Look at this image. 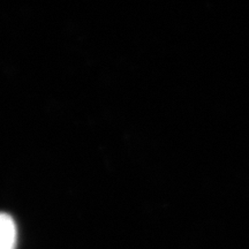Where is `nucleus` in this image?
Segmentation results:
<instances>
[{"label": "nucleus", "instance_id": "f257e3e1", "mask_svg": "<svg viewBox=\"0 0 249 249\" xmlns=\"http://www.w3.org/2000/svg\"><path fill=\"white\" fill-rule=\"evenodd\" d=\"M17 227L7 213H0V249H15Z\"/></svg>", "mask_w": 249, "mask_h": 249}]
</instances>
